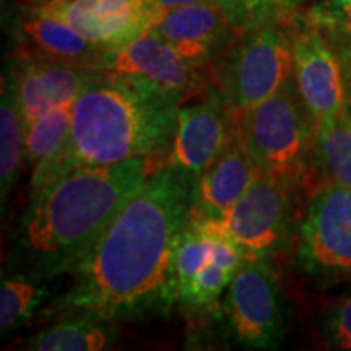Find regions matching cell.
I'll return each instance as SVG.
<instances>
[{
	"label": "cell",
	"instance_id": "6da1fadb",
	"mask_svg": "<svg viewBox=\"0 0 351 351\" xmlns=\"http://www.w3.org/2000/svg\"><path fill=\"white\" fill-rule=\"evenodd\" d=\"M195 181L168 166L153 169L44 315L116 324L165 315L179 304L174 249L191 221Z\"/></svg>",
	"mask_w": 351,
	"mask_h": 351
},
{
	"label": "cell",
	"instance_id": "7a4b0ae2",
	"mask_svg": "<svg viewBox=\"0 0 351 351\" xmlns=\"http://www.w3.org/2000/svg\"><path fill=\"white\" fill-rule=\"evenodd\" d=\"M150 174V161L82 166L33 194L19 226L10 274L41 282L72 274Z\"/></svg>",
	"mask_w": 351,
	"mask_h": 351
},
{
	"label": "cell",
	"instance_id": "3957f363",
	"mask_svg": "<svg viewBox=\"0 0 351 351\" xmlns=\"http://www.w3.org/2000/svg\"><path fill=\"white\" fill-rule=\"evenodd\" d=\"M184 103L186 96L147 78L96 72L73 104L62 150L33 168L29 194L82 166L155 163L169 148Z\"/></svg>",
	"mask_w": 351,
	"mask_h": 351
},
{
	"label": "cell",
	"instance_id": "277c9868",
	"mask_svg": "<svg viewBox=\"0 0 351 351\" xmlns=\"http://www.w3.org/2000/svg\"><path fill=\"white\" fill-rule=\"evenodd\" d=\"M241 135L262 173L304 186L315 169L317 122L306 108L295 78L241 114Z\"/></svg>",
	"mask_w": 351,
	"mask_h": 351
},
{
	"label": "cell",
	"instance_id": "5b68a950",
	"mask_svg": "<svg viewBox=\"0 0 351 351\" xmlns=\"http://www.w3.org/2000/svg\"><path fill=\"white\" fill-rule=\"evenodd\" d=\"M298 189L280 176L261 171L225 217L213 221H191L210 234L230 241L245 258L271 261L289 244Z\"/></svg>",
	"mask_w": 351,
	"mask_h": 351
},
{
	"label": "cell",
	"instance_id": "8992f818",
	"mask_svg": "<svg viewBox=\"0 0 351 351\" xmlns=\"http://www.w3.org/2000/svg\"><path fill=\"white\" fill-rule=\"evenodd\" d=\"M213 83L239 111L256 106L295 78L293 51L283 23L243 32L212 67Z\"/></svg>",
	"mask_w": 351,
	"mask_h": 351
},
{
	"label": "cell",
	"instance_id": "52a82bcc",
	"mask_svg": "<svg viewBox=\"0 0 351 351\" xmlns=\"http://www.w3.org/2000/svg\"><path fill=\"white\" fill-rule=\"evenodd\" d=\"M295 265L317 287L351 280V187L324 182L298 230Z\"/></svg>",
	"mask_w": 351,
	"mask_h": 351
},
{
	"label": "cell",
	"instance_id": "ba28073f",
	"mask_svg": "<svg viewBox=\"0 0 351 351\" xmlns=\"http://www.w3.org/2000/svg\"><path fill=\"white\" fill-rule=\"evenodd\" d=\"M228 337L245 350H276L287 335L283 298L270 261L245 258L218 302Z\"/></svg>",
	"mask_w": 351,
	"mask_h": 351
},
{
	"label": "cell",
	"instance_id": "9c48e42d",
	"mask_svg": "<svg viewBox=\"0 0 351 351\" xmlns=\"http://www.w3.org/2000/svg\"><path fill=\"white\" fill-rule=\"evenodd\" d=\"M241 114L218 85H210L197 103L182 104L169 148L155 163L199 179L241 132Z\"/></svg>",
	"mask_w": 351,
	"mask_h": 351
},
{
	"label": "cell",
	"instance_id": "30bf717a",
	"mask_svg": "<svg viewBox=\"0 0 351 351\" xmlns=\"http://www.w3.org/2000/svg\"><path fill=\"white\" fill-rule=\"evenodd\" d=\"M282 23L291 44L298 91L319 125L348 101L339 54L307 10L295 12Z\"/></svg>",
	"mask_w": 351,
	"mask_h": 351
},
{
	"label": "cell",
	"instance_id": "8fae6325",
	"mask_svg": "<svg viewBox=\"0 0 351 351\" xmlns=\"http://www.w3.org/2000/svg\"><path fill=\"white\" fill-rule=\"evenodd\" d=\"M29 5L64 21L104 51L119 49L152 32L166 12L155 0H44Z\"/></svg>",
	"mask_w": 351,
	"mask_h": 351
},
{
	"label": "cell",
	"instance_id": "7c38bea8",
	"mask_svg": "<svg viewBox=\"0 0 351 351\" xmlns=\"http://www.w3.org/2000/svg\"><path fill=\"white\" fill-rule=\"evenodd\" d=\"M99 72L147 78L186 96H202L213 85L212 69H199L179 56L163 38L148 32L119 49L106 51Z\"/></svg>",
	"mask_w": 351,
	"mask_h": 351
},
{
	"label": "cell",
	"instance_id": "4fadbf2b",
	"mask_svg": "<svg viewBox=\"0 0 351 351\" xmlns=\"http://www.w3.org/2000/svg\"><path fill=\"white\" fill-rule=\"evenodd\" d=\"M96 72L43 57L10 54L7 75L25 124L29 125L52 109L75 103Z\"/></svg>",
	"mask_w": 351,
	"mask_h": 351
},
{
	"label": "cell",
	"instance_id": "5bb4252c",
	"mask_svg": "<svg viewBox=\"0 0 351 351\" xmlns=\"http://www.w3.org/2000/svg\"><path fill=\"white\" fill-rule=\"evenodd\" d=\"M152 32L199 69H212L241 34L215 2L166 10Z\"/></svg>",
	"mask_w": 351,
	"mask_h": 351
},
{
	"label": "cell",
	"instance_id": "9a60e30c",
	"mask_svg": "<svg viewBox=\"0 0 351 351\" xmlns=\"http://www.w3.org/2000/svg\"><path fill=\"white\" fill-rule=\"evenodd\" d=\"M10 38L12 54L43 57L98 72L106 54L64 21L25 2H20L12 16Z\"/></svg>",
	"mask_w": 351,
	"mask_h": 351
},
{
	"label": "cell",
	"instance_id": "2e32d148",
	"mask_svg": "<svg viewBox=\"0 0 351 351\" xmlns=\"http://www.w3.org/2000/svg\"><path fill=\"white\" fill-rule=\"evenodd\" d=\"M258 174L261 169L252 160L239 132L215 163L195 181L192 221H213L225 217Z\"/></svg>",
	"mask_w": 351,
	"mask_h": 351
},
{
	"label": "cell",
	"instance_id": "e0dca14e",
	"mask_svg": "<svg viewBox=\"0 0 351 351\" xmlns=\"http://www.w3.org/2000/svg\"><path fill=\"white\" fill-rule=\"evenodd\" d=\"M119 340L116 324L93 315H69L25 341L33 351H103Z\"/></svg>",
	"mask_w": 351,
	"mask_h": 351
},
{
	"label": "cell",
	"instance_id": "ac0fdd59",
	"mask_svg": "<svg viewBox=\"0 0 351 351\" xmlns=\"http://www.w3.org/2000/svg\"><path fill=\"white\" fill-rule=\"evenodd\" d=\"M210 236L213 238L212 256L191 285L182 293H179V304L194 313H202L218 306L226 288L230 287L232 276L245 261L243 252L230 241L215 234Z\"/></svg>",
	"mask_w": 351,
	"mask_h": 351
},
{
	"label": "cell",
	"instance_id": "d6986e66",
	"mask_svg": "<svg viewBox=\"0 0 351 351\" xmlns=\"http://www.w3.org/2000/svg\"><path fill=\"white\" fill-rule=\"evenodd\" d=\"M2 103H0V195L5 205L13 184L25 165L26 124L21 116L13 83L5 73L2 78Z\"/></svg>",
	"mask_w": 351,
	"mask_h": 351
},
{
	"label": "cell",
	"instance_id": "ffe728a7",
	"mask_svg": "<svg viewBox=\"0 0 351 351\" xmlns=\"http://www.w3.org/2000/svg\"><path fill=\"white\" fill-rule=\"evenodd\" d=\"M315 169L324 182L351 187V106L320 122L315 135Z\"/></svg>",
	"mask_w": 351,
	"mask_h": 351
},
{
	"label": "cell",
	"instance_id": "44dd1931",
	"mask_svg": "<svg viewBox=\"0 0 351 351\" xmlns=\"http://www.w3.org/2000/svg\"><path fill=\"white\" fill-rule=\"evenodd\" d=\"M47 296L46 282L23 274H8L0 282V332L5 335L33 317Z\"/></svg>",
	"mask_w": 351,
	"mask_h": 351
},
{
	"label": "cell",
	"instance_id": "7402d4cb",
	"mask_svg": "<svg viewBox=\"0 0 351 351\" xmlns=\"http://www.w3.org/2000/svg\"><path fill=\"white\" fill-rule=\"evenodd\" d=\"M75 104V103H73ZM73 104L56 108L26 125L25 165L34 166L57 155L67 142Z\"/></svg>",
	"mask_w": 351,
	"mask_h": 351
},
{
	"label": "cell",
	"instance_id": "603a6c76",
	"mask_svg": "<svg viewBox=\"0 0 351 351\" xmlns=\"http://www.w3.org/2000/svg\"><path fill=\"white\" fill-rule=\"evenodd\" d=\"M309 0H217V5L239 33L267 23H282Z\"/></svg>",
	"mask_w": 351,
	"mask_h": 351
},
{
	"label": "cell",
	"instance_id": "cb8c5ba5",
	"mask_svg": "<svg viewBox=\"0 0 351 351\" xmlns=\"http://www.w3.org/2000/svg\"><path fill=\"white\" fill-rule=\"evenodd\" d=\"M306 10L327 39L351 41V0H317Z\"/></svg>",
	"mask_w": 351,
	"mask_h": 351
},
{
	"label": "cell",
	"instance_id": "d4e9b609",
	"mask_svg": "<svg viewBox=\"0 0 351 351\" xmlns=\"http://www.w3.org/2000/svg\"><path fill=\"white\" fill-rule=\"evenodd\" d=\"M320 330L330 348L351 350V293L322 315Z\"/></svg>",
	"mask_w": 351,
	"mask_h": 351
},
{
	"label": "cell",
	"instance_id": "484cf974",
	"mask_svg": "<svg viewBox=\"0 0 351 351\" xmlns=\"http://www.w3.org/2000/svg\"><path fill=\"white\" fill-rule=\"evenodd\" d=\"M333 49L339 54L341 70H343L345 86H346V103L351 106V41L350 39H328Z\"/></svg>",
	"mask_w": 351,
	"mask_h": 351
},
{
	"label": "cell",
	"instance_id": "4316f807",
	"mask_svg": "<svg viewBox=\"0 0 351 351\" xmlns=\"http://www.w3.org/2000/svg\"><path fill=\"white\" fill-rule=\"evenodd\" d=\"M155 2L165 10H171V8L194 5V3H217V0H155Z\"/></svg>",
	"mask_w": 351,
	"mask_h": 351
},
{
	"label": "cell",
	"instance_id": "83f0119b",
	"mask_svg": "<svg viewBox=\"0 0 351 351\" xmlns=\"http://www.w3.org/2000/svg\"><path fill=\"white\" fill-rule=\"evenodd\" d=\"M20 2H25V3H39V2H44V0H20Z\"/></svg>",
	"mask_w": 351,
	"mask_h": 351
}]
</instances>
